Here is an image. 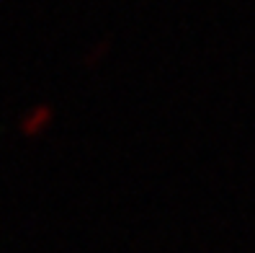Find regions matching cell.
<instances>
[{
	"label": "cell",
	"mask_w": 255,
	"mask_h": 253,
	"mask_svg": "<svg viewBox=\"0 0 255 253\" xmlns=\"http://www.w3.org/2000/svg\"><path fill=\"white\" fill-rule=\"evenodd\" d=\"M54 122V109L49 106V103H36V106H31L23 116H21V135L28 137V140H36L41 137L44 132L49 129V124Z\"/></svg>",
	"instance_id": "6da1fadb"
},
{
	"label": "cell",
	"mask_w": 255,
	"mask_h": 253,
	"mask_svg": "<svg viewBox=\"0 0 255 253\" xmlns=\"http://www.w3.org/2000/svg\"><path fill=\"white\" fill-rule=\"evenodd\" d=\"M106 49H109V47H106V41H98L96 47H93L91 52H88V54H91V57L85 59V65H91V67H93L96 62H101V59L106 57Z\"/></svg>",
	"instance_id": "7a4b0ae2"
}]
</instances>
